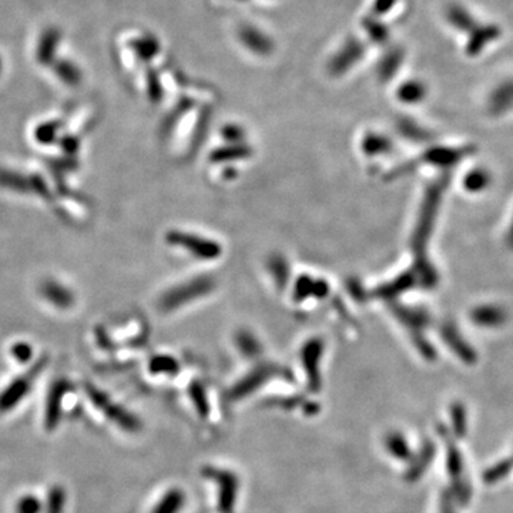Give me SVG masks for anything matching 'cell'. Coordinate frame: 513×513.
<instances>
[{
    "mask_svg": "<svg viewBox=\"0 0 513 513\" xmlns=\"http://www.w3.org/2000/svg\"><path fill=\"white\" fill-rule=\"evenodd\" d=\"M42 295L59 308H69L75 304L73 292L58 281H46L42 285Z\"/></svg>",
    "mask_w": 513,
    "mask_h": 513,
    "instance_id": "6da1fadb",
    "label": "cell"
},
{
    "mask_svg": "<svg viewBox=\"0 0 513 513\" xmlns=\"http://www.w3.org/2000/svg\"><path fill=\"white\" fill-rule=\"evenodd\" d=\"M32 375H33V374H31L29 376H25V378H22V379L14 382V385H11L9 389H6L5 393H4L2 396H0V406L8 408V406H11V405H15L22 395L25 396V393L29 391L31 381H32Z\"/></svg>",
    "mask_w": 513,
    "mask_h": 513,
    "instance_id": "7a4b0ae2",
    "label": "cell"
},
{
    "mask_svg": "<svg viewBox=\"0 0 513 513\" xmlns=\"http://www.w3.org/2000/svg\"><path fill=\"white\" fill-rule=\"evenodd\" d=\"M42 503L39 497L33 495H25L19 497L16 503V513H41Z\"/></svg>",
    "mask_w": 513,
    "mask_h": 513,
    "instance_id": "3957f363",
    "label": "cell"
},
{
    "mask_svg": "<svg viewBox=\"0 0 513 513\" xmlns=\"http://www.w3.org/2000/svg\"><path fill=\"white\" fill-rule=\"evenodd\" d=\"M12 351L21 362H28L32 356V348L28 344H16Z\"/></svg>",
    "mask_w": 513,
    "mask_h": 513,
    "instance_id": "277c9868",
    "label": "cell"
}]
</instances>
